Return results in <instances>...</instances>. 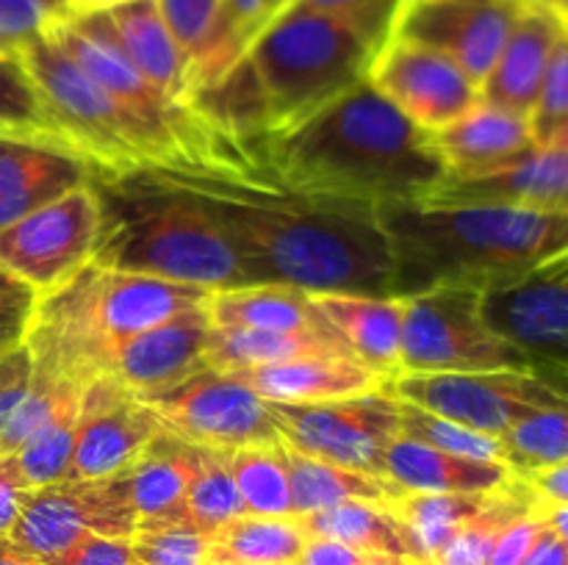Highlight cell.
I'll use <instances>...</instances> for the list:
<instances>
[{
  "instance_id": "cell-1",
  "label": "cell",
  "mask_w": 568,
  "mask_h": 565,
  "mask_svg": "<svg viewBox=\"0 0 568 565\" xmlns=\"http://www.w3.org/2000/svg\"><path fill=\"white\" fill-rule=\"evenodd\" d=\"M148 170L209 210L258 282L308 294L399 297L381 210L316 197L283 181L266 158L264 136H231L214 127L205 161Z\"/></svg>"
},
{
  "instance_id": "cell-2",
  "label": "cell",
  "mask_w": 568,
  "mask_h": 565,
  "mask_svg": "<svg viewBox=\"0 0 568 565\" xmlns=\"http://www.w3.org/2000/svg\"><path fill=\"white\" fill-rule=\"evenodd\" d=\"M277 175L303 192L383 210L422 203L449 177L433 133L369 81L281 136H264Z\"/></svg>"
},
{
  "instance_id": "cell-3",
  "label": "cell",
  "mask_w": 568,
  "mask_h": 565,
  "mask_svg": "<svg viewBox=\"0 0 568 565\" xmlns=\"http://www.w3.org/2000/svg\"><path fill=\"white\" fill-rule=\"evenodd\" d=\"M381 225L397 260L399 297L464 282L514 280L568 249V214L516 205H388Z\"/></svg>"
},
{
  "instance_id": "cell-4",
  "label": "cell",
  "mask_w": 568,
  "mask_h": 565,
  "mask_svg": "<svg viewBox=\"0 0 568 565\" xmlns=\"http://www.w3.org/2000/svg\"><path fill=\"white\" fill-rule=\"evenodd\" d=\"M92 192L98 199L92 264L209 291L258 286L244 255L209 210L148 166L125 175L98 172Z\"/></svg>"
},
{
  "instance_id": "cell-5",
  "label": "cell",
  "mask_w": 568,
  "mask_h": 565,
  "mask_svg": "<svg viewBox=\"0 0 568 565\" xmlns=\"http://www.w3.org/2000/svg\"><path fill=\"white\" fill-rule=\"evenodd\" d=\"M377 50L361 33L305 6L272 17L242 61L258 94L266 136H281L344 92L369 81Z\"/></svg>"
},
{
  "instance_id": "cell-6",
  "label": "cell",
  "mask_w": 568,
  "mask_h": 565,
  "mask_svg": "<svg viewBox=\"0 0 568 565\" xmlns=\"http://www.w3.org/2000/svg\"><path fill=\"white\" fill-rule=\"evenodd\" d=\"M37 83L67 142L103 175L170 166V150L144 122L128 114L50 33L17 53Z\"/></svg>"
},
{
  "instance_id": "cell-7",
  "label": "cell",
  "mask_w": 568,
  "mask_h": 565,
  "mask_svg": "<svg viewBox=\"0 0 568 565\" xmlns=\"http://www.w3.org/2000/svg\"><path fill=\"white\" fill-rule=\"evenodd\" d=\"M403 299L399 374L532 369L530 360L486 321L483 288L438 282Z\"/></svg>"
},
{
  "instance_id": "cell-8",
  "label": "cell",
  "mask_w": 568,
  "mask_h": 565,
  "mask_svg": "<svg viewBox=\"0 0 568 565\" xmlns=\"http://www.w3.org/2000/svg\"><path fill=\"white\" fill-rule=\"evenodd\" d=\"M388 391L403 402L494 438H503L538 410L568 404V388L532 369L397 374Z\"/></svg>"
},
{
  "instance_id": "cell-9",
  "label": "cell",
  "mask_w": 568,
  "mask_h": 565,
  "mask_svg": "<svg viewBox=\"0 0 568 565\" xmlns=\"http://www.w3.org/2000/svg\"><path fill=\"white\" fill-rule=\"evenodd\" d=\"M150 404L170 435L214 452L283 443L272 402L239 377L203 369L178 386L139 397Z\"/></svg>"
},
{
  "instance_id": "cell-10",
  "label": "cell",
  "mask_w": 568,
  "mask_h": 565,
  "mask_svg": "<svg viewBox=\"0 0 568 565\" xmlns=\"http://www.w3.org/2000/svg\"><path fill=\"white\" fill-rule=\"evenodd\" d=\"M483 314L538 374L568 388V249L514 280L483 288Z\"/></svg>"
},
{
  "instance_id": "cell-11",
  "label": "cell",
  "mask_w": 568,
  "mask_h": 565,
  "mask_svg": "<svg viewBox=\"0 0 568 565\" xmlns=\"http://www.w3.org/2000/svg\"><path fill=\"white\" fill-rule=\"evenodd\" d=\"M283 443L308 458L383 476V458L399 435V399L392 391L314 404H275Z\"/></svg>"
},
{
  "instance_id": "cell-12",
  "label": "cell",
  "mask_w": 568,
  "mask_h": 565,
  "mask_svg": "<svg viewBox=\"0 0 568 565\" xmlns=\"http://www.w3.org/2000/svg\"><path fill=\"white\" fill-rule=\"evenodd\" d=\"M125 474L31 487L9 541L37 559H53L89 535L131 537L136 532Z\"/></svg>"
},
{
  "instance_id": "cell-13",
  "label": "cell",
  "mask_w": 568,
  "mask_h": 565,
  "mask_svg": "<svg viewBox=\"0 0 568 565\" xmlns=\"http://www.w3.org/2000/svg\"><path fill=\"white\" fill-rule=\"evenodd\" d=\"M98 242V199L92 183L22 216L0 230V266L37 288L55 291L92 260Z\"/></svg>"
},
{
  "instance_id": "cell-14",
  "label": "cell",
  "mask_w": 568,
  "mask_h": 565,
  "mask_svg": "<svg viewBox=\"0 0 568 565\" xmlns=\"http://www.w3.org/2000/svg\"><path fill=\"white\" fill-rule=\"evenodd\" d=\"M530 0H410L394 37L447 55L477 89Z\"/></svg>"
},
{
  "instance_id": "cell-15",
  "label": "cell",
  "mask_w": 568,
  "mask_h": 565,
  "mask_svg": "<svg viewBox=\"0 0 568 565\" xmlns=\"http://www.w3.org/2000/svg\"><path fill=\"white\" fill-rule=\"evenodd\" d=\"M369 83L427 133L453 125L480 103V89L455 61L399 37L372 61Z\"/></svg>"
},
{
  "instance_id": "cell-16",
  "label": "cell",
  "mask_w": 568,
  "mask_h": 565,
  "mask_svg": "<svg viewBox=\"0 0 568 565\" xmlns=\"http://www.w3.org/2000/svg\"><path fill=\"white\" fill-rule=\"evenodd\" d=\"M161 432L164 424L144 399L111 377H98L81 393L70 480L120 474Z\"/></svg>"
},
{
  "instance_id": "cell-17",
  "label": "cell",
  "mask_w": 568,
  "mask_h": 565,
  "mask_svg": "<svg viewBox=\"0 0 568 565\" xmlns=\"http://www.w3.org/2000/svg\"><path fill=\"white\" fill-rule=\"evenodd\" d=\"M209 299L116 343L105 377L136 397H148L209 369L205 352L214 330Z\"/></svg>"
},
{
  "instance_id": "cell-18",
  "label": "cell",
  "mask_w": 568,
  "mask_h": 565,
  "mask_svg": "<svg viewBox=\"0 0 568 565\" xmlns=\"http://www.w3.org/2000/svg\"><path fill=\"white\" fill-rule=\"evenodd\" d=\"M427 205H516L568 214V150L538 144L521 158L477 177H449Z\"/></svg>"
},
{
  "instance_id": "cell-19",
  "label": "cell",
  "mask_w": 568,
  "mask_h": 565,
  "mask_svg": "<svg viewBox=\"0 0 568 565\" xmlns=\"http://www.w3.org/2000/svg\"><path fill=\"white\" fill-rule=\"evenodd\" d=\"M94 175L98 170L72 150L0 136V230L89 186Z\"/></svg>"
},
{
  "instance_id": "cell-20",
  "label": "cell",
  "mask_w": 568,
  "mask_h": 565,
  "mask_svg": "<svg viewBox=\"0 0 568 565\" xmlns=\"http://www.w3.org/2000/svg\"><path fill=\"white\" fill-rule=\"evenodd\" d=\"M568 22L538 3H527L516 22L514 33L505 42L497 64L480 86V103L510 111L530 120L541 97L544 78L555 48L566 33Z\"/></svg>"
},
{
  "instance_id": "cell-21",
  "label": "cell",
  "mask_w": 568,
  "mask_h": 565,
  "mask_svg": "<svg viewBox=\"0 0 568 565\" xmlns=\"http://www.w3.org/2000/svg\"><path fill=\"white\" fill-rule=\"evenodd\" d=\"M233 377L275 404H314L388 391L392 377L355 358H300L236 371Z\"/></svg>"
},
{
  "instance_id": "cell-22",
  "label": "cell",
  "mask_w": 568,
  "mask_h": 565,
  "mask_svg": "<svg viewBox=\"0 0 568 565\" xmlns=\"http://www.w3.org/2000/svg\"><path fill=\"white\" fill-rule=\"evenodd\" d=\"M433 142L447 164L449 177L486 175L538 147L527 116L486 103H477L453 125L433 133Z\"/></svg>"
},
{
  "instance_id": "cell-23",
  "label": "cell",
  "mask_w": 568,
  "mask_h": 565,
  "mask_svg": "<svg viewBox=\"0 0 568 565\" xmlns=\"http://www.w3.org/2000/svg\"><path fill=\"white\" fill-rule=\"evenodd\" d=\"M383 476L405 493H497L519 480L508 463L460 458L405 435L386 449Z\"/></svg>"
},
{
  "instance_id": "cell-24",
  "label": "cell",
  "mask_w": 568,
  "mask_h": 565,
  "mask_svg": "<svg viewBox=\"0 0 568 565\" xmlns=\"http://www.w3.org/2000/svg\"><path fill=\"white\" fill-rule=\"evenodd\" d=\"M105 33L128 55L133 66L175 103L186 105L189 64L175 37L166 28L155 0H133L111 11H100Z\"/></svg>"
},
{
  "instance_id": "cell-25",
  "label": "cell",
  "mask_w": 568,
  "mask_h": 565,
  "mask_svg": "<svg viewBox=\"0 0 568 565\" xmlns=\"http://www.w3.org/2000/svg\"><path fill=\"white\" fill-rule=\"evenodd\" d=\"M333 330L344 338L355 358L386 377L399 374L403 347V297H364V294H314Z\"/></svg>"
},
{
  "instance_id": "cell-26",
  "label": "cell",
  "mask_w": 568,
  "mask_h": 565,
  "mask_svg": "<svg viewBox=\"0 0 568 565\" xmlns=\"http://www.w3.org/2000/svg\"><path fill=\"white\" fill-rule=\"evenodd\" d=\"M203 460V446H194L183 438L161 432L128 469H122L128 499H131V507L139 521L136 530L159 524L175 513Z\"/></svg>"
},
{
  "instance_id": "cell-27",
  "label": "cell",
  "mask_w": 568,
  "mask_h": 565,
  "mask_svg": "<svg viewBox=\"0 0 568 565\" xmlns=\"http://www.w3.org/2000/svg\"><path fill=\"white\" fill-rule=\"evenodd\" d=\"M308 537H333L375 557L430 565L414 532L397 515L392 502H344L311 515H294Z\"/></svg>"
},
{
  "instance_id": "cell-28",
  "label": "cell",
  "mask_w": 568,
  "mask_h": 565,
  "mask_svg": "<svg viewBox=\"0 0 568 565\" xmlns=\"http://www.w3.org/2000/svg\"><path fill=\"white\" fill-rule=\"evenodd\" d=\"M300 358H355L336 330H222L209 338V369L236 374ZM358 360V358H355Z\"/></svg>"
},
{
  "instance_id": "cell-29",
  "label": "cell",
  "mask_w": 568,
  "mask_h": 565,
  "mask_svg": "<svg viewBox=\"0 0 568 565\" xmlns=\"http://www.w3.org/2000/svg\"><path fill=\"white\" fill-rule=\"evenodd\" d=\"M211 321L222 330H333L314 294L283 282L225 288L209 299Z\"/></svg>"
},
{
  "instance_id": "cell-30",
  "label": "cell",
  "mask_w": 568,
  "mask_h": 565,
  "mask_svg": "<svg viewBox=\"0 0 568 565\" xmlns=\"http://www.w3.org/2000/svg\"><path fill=\"white\" fill-rule=\"evenodd\" d=\"M288 476H292V515H311L320 510L336 507L344 502H397L399 491L392 480L366 471L344 469L327 460L308 458L297 449L286 446Z\"/></svg>"
},
{
  "instance_id": "cell-31",
  "label": "cell",
  "mask_w": 568,
  "mask_h": 565,
  "mask_svg": "<svg viewBox=\"0 0 568 565\" xmlns=\"http://www.w3.org/2000/svg\"><path fill=\"white\" fill-rule=\"evenodd\" d=\"M303 524L294 515H239L209 541V565H288L303 552Z\"/></svg>"
},
{
  "instance_id": "cell-32",
  "label": "cell",
  "mask_w": 568,
  "mask_h": 565,
  "mask_svg": "<svg viewBox=\"0 0 568 565\" xmlns=\"http://www.w3.org/2000/svg\"><path fill=\"white\" fill-rule=\"evenodd\" d=\"M508 491V487H505ZM499 493H403L392 507L399 518L410 526L416 543L425 557L436 559V554L464 530L469 521L486 513Z\"/></svg>"
},
{
  "instance_id": "cell-33",
  "label": "cell",
  "mask_w": 568,
  "mask_h": 565,
  "mask_svg": "<svg viewBox=\"0 0 568 565\" xmlns=\"http://www.w3.org/2000/svg\"><path fill=\"white\" fill-rule=\"evenodd\" d=\"M0 136L53 144L75 153L17 53H0Z\"/></svg>"
},
{
  "instance_id": "cell-34",
  "label": "cell",
  "mask_w": 568,
  "mask_h": 565,
  "mask_svg": "<svg viewBox=\"0 0 568 565\" xmlns=\"http://www.w3.org/2000/svg\"><path fill=\"white\" fill-rule=\"evenodd\" d=\"M239 515H247V510H244L239 487L233 482L231 465H227V452L205 449L203 465H200L197 476L189 482L178 510L170 518L159 521V524H186L192 530L211 535V532H216L227 521L239 518Z\"/></svg>"
},
{
  "instance_id": "cell-35",
  "label": "cell",
  "mask_w": 568,
  "mask_h": 565,
  "mask_svg": "<svg viewBox=\"0 0 568 565\" xmlns=\"http://www.w3.org/2000/svg\"><path fill=\"white\" fill-rule=\"evenodd\" d=\"M227 465L247 515H292V476L283 443L227 452Z\"/></svg>"
},
{
  "instance_id": "cell-36",
  "label": "cell",
  "mask_w": 568,
  "mask_h": 565,
  "mask_svg": "<svg viewBox=\"0 0 568 565\" xmlns=\"http://www.w3.org/2000/svg\"><path fill=\"white\" fill-rule=\"evenodd\" d=\"M499 441H503L505 463L514 469L516 476L568 463V404L527 415Z\"/></svg>"
},
{
  "instance_id": "cell-37",
  "label": "cell",
  "mask_w": 568,
  "mask_h": 565,
  "mask_svg": "<svg viewBox=\"0 0 568 565\" xmlns=\"http://www.w3.org/2000/svg\"><path fill=\"white\" fill-rule=\"evenodd\" d=\"M78 413H81V402L61 410L53 421H48L39 432H33L17 452H11L31 487H44L70 480Z\"/></svg>"
},
{
  "instance_id": "cell-38",
  "label": "cell",
  "mask_w": 568,
  "mask_h": 565,
  "mask_svg": "<svg viewBox=\"0 0 568 565\" xmlns=\"http://www.w3.org/2000/svg\"><path fill=\"white\" fill-rule=\"evenodd\" d=\"M399 435L414 438V441L427 443L433 449H442V452L460 454V458L505 463L503 441L499 438L469 430L464 424H455V421L444 419V415L430 413L425 408H416V404L403 402V399H399Z\"/></svg>"
},
{
  "instance_id": "cell-39",
  "label": "cell",
  "mask_w": 568,
  "mask_h": 565,
  "mask_svg": "<svg viewBox=\"0 0 568 565\" xmlns=\"http://www.w3.org/2000/svg\"><path fill=\"white\" fill-rule=\"evenodd\" d=\"M292 3L336 17L338 22L361 33L381 53L397 33V25L410 0H292Z\"/></svg>"
},
{
  "instance_id": "cell-40",
  "label": "cell",
  "mask_w": 568,
  "mask_h": 565,
  "mask_svg": "<svg viewBox=\"0 0 568 565\" xmlns=\"http://www.w3.org/2000/svg\"><path fill=\"white\" fill-rule=\"evenodd\" d=\"M209 541L186 524L139 526L131 535L139 565H209Z\"/></svg>"
},
{
  "instance_id": "cell-41",
  "label": "cell",
  "mask_w": 568,
  "mask_h": 565,
  "mask_svg": "<svg viewBox=\"0 0 568 565\" xmlns=\"http://www.w3.org/2000/svg\"><path fill=\"white\" fill-rule=\"evenodd\" d=\"M64 14L61 0H0V53H20Z\"/></svg>"
},
{
  "instance_id": "cell-42",
  "label": "cell",
  "mask_w": 568,
  "mask_h": 565,
  "mask_svg": "<svg viewBox=\"0 0 568 565\" xmlns=\"http://www.w3.org/2000/svg\"><path fill=\"white\" fill-rule=\"evenodd\" d=\"M568 122V28L555 48L552 61H549L547 78H544L541 97H538L536 111L530 116L532 133L538 144H547L549 136Z\"/></svg>"
},
{
  "instance_id": "cell-43",
  "label": "cell",
  "mask_w": 568,
  "mask_h": 565,
  "mask_svg": "<svg viewBox=\"0 0 568 565\" xmlns=\"http://www.w3.org/2000/svg\"><path fill=\"white\" fill-rule=\"evenodd\" d=\"M37 305V288L0 266V358L26 343Z\"/></svg>"
},
{
  "instance_id": "cell-44",
  "label": "cell",
  "mask_w": 568,
  "mask_h": 565,
  "mask_svg": "<svg viewBox=\"0 0 568 565\" xmlns=\"http://www.w3.org/2000/svg\"><path fill=\"white\" fill-rule=\"evenodd\" d=\"M155 3H159L161 17H164L166 28L172 31L178 48L186 55L189 70H192L194 59L200 55L211 25H214L220 0H155Z\"/></svg>"
},
{
  "instance_id": "cell-45",
  "label": "cell",
  "mask_w": 568,
  "mask_h": 565,
  "mask_svg": "<svg viewBox=\"0 0 568 565\" xmlns=\"http://www.w3.org/2000/svg\"><path fill=\"white\" fill-rule=\"evenodd\" d=\"M33 388V355L28 343L0 358V435Z\"/></svg>"
},
{
  "instance_id": "cell-46",
  "label": "cell",
  "mask_w": 568,
  "mask_h": 565,
  "mask_svg": "<svg viewBox=\"0 0 568 565\" xmlns=\"http://www.w3.org/2000/svg\"><path fill=\"white\" fill-rule=\"evenodd\" d=\"M544 526H547V518H544L541 504H538L536 510H530V513L516 515V518L510 521V524L497 535L486 565H521L525 563L527 552L532 548L536 537L541 535Z\"/></svg>"
},
{
  "instance_id": "cell-47",
  "label": "cell",
  "mask_w": 568,
  "mask_h": 565,
  "mask_svg": "<svg viewBox=\"0 0 568 565\" xmlns=\"http://www.w3.org/2000/svg\"><path fill=\"white\" fill-rule=\"evenodd\" d=\"M42 565H139L131 537L89 535Z\"/></svg>"
},
{
  "instance_id": "cell-48",
  "label": "cell",
  "mask_w": 568,
  "mask_h": 565,
  "mask_svg": "<svg viewBox=\"0 0 568 565\" xmlns=\"http://www.w3.org/2000/svg\"><path fill=\"white\" fill-rule=\"evenodd\" d=\"M31 485L22 476L14 454H0V537H9L22 513Z\"/></svg>"
},
{
  "instance_id": "cell-49",
  "label": "cell",
  "mask_w": 568,
  "mask_h": 565,
  "mask_svg": "<svg viewBox=\"0 0 568 565\" xmlns=\"http://www.w3.org/2000/svg\"><path fill=\"white\" fill-rule=\"evenodd\" d=\"M375 554H364L333 537H308L300 552L297 565H361Z\"/></svg>"
},
{
  "instance_id": "cell-50",
  "label": "cell",
  "mask_w": 568,
  "mask_h": 565,
  "mask_svg": "<svg viewBox=\"0 0 568 565\" xmlns=\"http://www.w3.org/2000/svg\"><path fill=\"white\" fill-rule=\"evenodd\" d=\"M521 480L527 482V487L536 493V499L544 507H564V504H568V463L532 471V474H525Z\"/></svg>"
},
{
  "instance_id": "cell-51",
  "label": "cell",
  "mask_w": 568,
  "mask_h": 565,
  "mask_svg": "<svg viewBox=\"0 0 568 565\" xmlns=\"http://www.w3.org/2000/svg\"><path fill=\"white\" fill-rule=\"evenodd\" d=\"M521 565H568V543L547 524Z\"/></svg>"
},
{
  "instance_id": "cell-52",
  "label": "cell",
  "mask_w": 568,
  "mask_h": 565,
  "mask_svg": "<svg viewBox=\"0 0 568 565\" xmlns=\"http://www.w3.org/2000/svg\"><path fill=\"white\" fill-rule=\"evenodd\" d=\"M133 3V0H70L67 3V14L70 17H87V14H100V11H111L116 6Z\"/></svg>"
},
{
  "instance_id": "cell-53",
  "label": "cell",
  "mask_w": 568,
  "mask_h": 565,
  "mask_svg": "<svg viewBox=\"0 0 568 565\" xmlns=\"http://www.w3.org/2000/svg\"><path fill=\"white\" fill-rule=\"evenodd\" d=\"M0 565H42V559L22 552V548L17 546V543H11L9 537H0Z\"/></svg>"
},
{
  "instance_id": "cell-54",
  "label": "cell",
  "mask_w": 568,
  "mask_h": 565,
  "mask_svg": "<svg viewBox=\"0 0 568 565\" xmlns=\"http://www.w3.org/2000/svg\"><path fill=\"white\" fill-rule=\"evenodd\" d=\"M544 518L568 543V504H564V507H544Z\"/></svg>"
},
{
  "instance_id": "cell-55",
  "label": "cell",
  "mask_w": 568,
  "mask_h": 565,
  "mask_svg": "<svg viewBox=\"0 0 568 565\" xmlns=\"http://www.w3.org/2000/svg\"><path fill=\"white\" fill-rule=\"evenodd\" d=\"M288 3H292V0H266V3H264V14H261V28H264L266 22L272 20V17L281 14V11L286 9ZM261 28H258V31H261Z\"/></svg>"
},
{
  "instance_id": "cell-56",
  "label": "cell",
  "mask_w": 568,
  "mask_h": 565,
  "mask_svg": "<svg viewBox=\"0 0 568 565\" xmlns=\"http://www.w3.org/2000/svg\"><path fill=\"white\" fill-rule=\"evenodd\" d=\"M530 3L544 6V9H549L552 14H558L560 20L568 22V0H530Z\"/></svg>"
},
{
  "instance_id": "cell-57",
  "label": "cell",
  "mask_w": 568,
  "mask_h": 565,
  "mask_svg": "<svg viewBox=\"0 0 568 565\" xmlns=\"http://www.w3.org/2000/svg\"><path fill=\"white\" fill-rule=\"evenodd\" d=\"M549 147H558V150H568V122H564V125L558 127V131L549 136Z\"/></svg>"
},
{
  "instance_id": "cell-58",
  "label": "cell",
  "mask_w": 568,
  "mask_h": 565,
  "mask_svg": "<svg viewBox=\"0 0 568 565\" xmlns=\"http://www.w3.org/2000/svg\"><path fill=\"white\" fill-rule=\"evenodd\" d=\"M361 565H410V563H403V559H388V557H369Z\"/></svg>"
},
{
  "instance_id": "cell-59",
  "label": "cell",
  "mask_w": 568,
  "mask_h": 565,
  "mask_svg": "<svg viewBox=\"0 0 568 565\" xmlns=\"http://www.w3.org/2000/svg\"><path fill=\"white\" fill-rule=\"evenodd\" d=\"M61 3H64V6H67V3H70V0H61Z\"/></svg>"
},
{
  "instance_id": "cell-60",
  "label": "cell",
  "mask_w": 568,
  "mask_h": 565,
  "mask_svg": "<svg viewBox=\"0 0 568 565\" xmlns=\"http://www.w3.org/2000/svg\"><path fill=\"white\" fill-rule=\"evenodd\" d=\"M288 565H297V563H288Z\"/></svg>"
}]
</instances>
